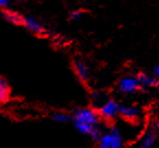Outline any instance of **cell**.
Wrapping results in <instances>:
<instances>
[{"instance_id": "obj_1", "label": "cell", "mask_w": 159, "mask_h": 148, "mask_svg": "<svg viewBox=\"0 0 159 148\" xmlns=\"http://www.w3.org/2000/svg\"><path fill=\"white\" fill-rule=\"evenodd\" d=\"M100 115L97 111L90 108H80L75 111L73 115L74 124L75 123H82V124L97 126L100 122Z\"/></svg>"}, {"instance_id": "obj_2", "label": "cell", "mask_w": 159, "mask_h": 148, "mask_svg": "<svg viewBox=\"0 0 159 148\" xmlns=\"http://www.w3.org/2000/svg\"><path fill=\"white\" fill-rule=\"evenodd\" d=\"M98 145L101 148H121L123 145L121 132L117 127H113L108 133L101 135L98 141Z\"/></svg>"}, {"instance_id": "obj_3", "label": "cell", "mask_w": 159, "mask_h": 148, "mask_svg": "<svg viewBox=\"0 0 159 148\" xmlns=\"http://www.w3.org/2000/svg\"><path fill=\"white\" fill-rule=\"evenodd\" d=\"M22 26L25 28L30 33L34 34V35L43 36L46 34V29L43 25V23L39 19L34 18V16H26L23 18V23Z\"/></svg>"}, {"instance_id": "obj_4", "label": "cell", "mask_w": 159, "mask_h": 148, "mask_svg": "<svg viewBox=\"0 0 159 148\" xmlns=\"http://www.w3.org/2000/svg\"><path fill=\"white\" fill-rule=\"evenodd\" d=\"M119 108L120 104L115 100H108L103 102V104H101L98 113L100 118L105 119V120H112L119 114Z\"/></svg>"}, {"instance_id": "obj_5", "label": "cell", "mask_w": 159, "mask_h": 148, "mask_svg": "<svg viewBox=\"0 0 159 148\" xmlns=\"http://www.w3.org/2000/svg\"><path fill=\"white\" fill-rule=\"evenodd\" d=\"M119 90L122 93H133L140 89L139 82L137 78L134 77H124L119 81Z\"/></svg>"}, {"instance_id": "obj_6", "label": "cell", "mask_w": 159, "mask_h": 148, "mask_svg": "<svg viewBox=\"0 0 159 148\" xmlns=\"http://www.w3.org/2000/svg\"><path fill=\"white\" fill-rule=\"evenodd\" d=\"M74 70L76 73V76L79 78V80H81L84 82L89 80L90 78L89 67H88V65L84 61L77 59V61H74Z\"/></svg>"}, {"instance_id": "obj_7", "label": "cell", "mask_w": 159, "mask_h": 148, "mask_svg": "<svg viewBox=\"0 0 159 148\" xmlns=\"http://www.w3.org/2000/svg\"><path fill=\"white\" fill-rule=\"evenodd\" d=\"M2 16L3 19L8 22V23L12 24V25H22L23 23V18L21 13H19L18 11H14V10H11L10 8L8 9L2 10Z\"/></svg>"}, {"instance_id": "obj_8", "label": "cell", "mask_w": 159, "mask_h": 148, "mask_svg": "<svg viewBox=\"0 0 159 148\" xmlns=\"http://www.w3.org/2000/svg\"><path fill=\"white\" fill-rule=\"evenodd\" d=\"M11 96V87L6 78L0 77V103H6Z\"/></svg>"}, {"instance_id": "obj_9", "label": "cell", "mask_w": 159, "mask_h": 148, "mask_svg": "<svg viewBox=\"0 0 159 148\" xmlns=\"http://www.w3.org/2000/svg\"><path fill=\"white\" fill-rule=\"evenodd\" d=\"M119 114L124 119H126V120H135L139 115V111H138L137 108H134V106L120 105Z\"/></svg>"}, {"instance_id": "obj_10", "label": "cell", "mask_w": 159, "mask_h": 148, "mask_svg": "<svg viewBox=\"0 0 159 148\" xmlns=\"http://www.w3.org/2000/svg\"><path fill=\"white\" fill-rule=\"evenodd\" d=\"M137 80L139 82L140 88H149V87H159V80L154 77L145 75V74H139L137 76Z\"/></svg>"}, {"instance_id": "obj_11", "label": "cell", "mask_w": 159, "mask_h": 148, "mask_svg": "<svg viewBox=\"0 0 159 148\" xmlns=\"http://www.w3.org/2000/svg\"><path fill=\"white\" fill-rule=\"evenodd\" d=\"M155 143V135L152 133H147L145 136L142 138L140 141V147L143 148H147V147H152Z\"/></svg>"}, {"instance_id": "obj_12", "label": "cell", "mask_w": 159, "mask_h": 148, "mask_svg": "<svg viewBox=\"0 0 159 148\" xmlns=\"http://www.w3.org/2000/svg\"><path fill=\"white\" fill-rule=\"evenodd\" d=\"M53 121L56 123H59V124H64V123H67L70 121V116L68 114L64 112H56L53 114Z\"/></svg>"}, {"instance_id": "obj_13", "label": "cell", "mask_w": 159, "mask_h": 148, "mask_svg": "<svg viewBox=\"0 0 159 148\" xmlns=\"http://www.w3.org/2000/svg\"><path fill=\"white\" fill-rule=\"evenodd\" d=\"M101 135H102V133H101V131L99 129L98 125H97V126H94L93 128L90 131V133H89L90 138H91L92 141H98L99 138L101 137Z\"/></svg>"}, {"instance_id": "obj_14", "label": "cell", "mask_w": 159, "mask_h": 148, "mask_svg": "<svg viewBox=\"0 0 159 148\" xmlns=\"http://www.w3.org/2000/svg\"><path fill=\"white\" fill-rule=\"evenodd\" d=\"M82 16H84V12L81 10H73V11L70 12L69 18L71 21H79L82 18Z\"/></svg>"}, {"instance_id": "obj_15", "label": "cell", "mask_w": 159, "mask_h": 148, "mask_svg": "<svg viewBox=\"0 0 159 148\" xmlns=\"http://www.w3.org/2000/svg\"><path fill=\"white\" fill-rule=\"evenodd\" d=\"M11 3V0H0V10L8 9Z\"/></svg>"}, {"instance_id": "obj_16", "label": "cell", "mask_w": 159, "mask_h": 148, "mask_svg": "<svg viewBox=\"0 0 159 148\" xmlns=\"http://www.w3.org/2000/svg\"><path fill=\"white\" fill-rule=\"evenodd\" d=\"M154 75L156 76V78H159V66L155 67V69H154Z\"/></svg>"}, {"instance_id": "obj_17", "label": "cell", "mask_w": 159, "mask_h": 148, "mask_svg": "<svg viewBox=\"0 0 159 148\" xmlns=\"http://www.w3.org/2000/svg\"><path fill=\"white\" fill-rule=\"evenodd\" d=\"M25 0H11V2H23Z\"/></svg>"}, {"instance_id": "obj_18", "label": "cell", "mask_w": 159, "mask_h": 148, "mask_svg": "<svg viewBox=\"0 0 159 148\" xmlns=\"http://www.w3.org/2000/svg\"><path fill=\"white\" fill-rule=\"evenodd\" d=\"M158 128H159V124H158Z\"/></svg>"}]
</instances>
